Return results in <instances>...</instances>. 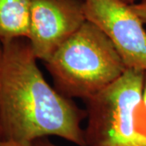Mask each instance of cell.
<instances>
[{"instance_id": "obj_3", "label": "cell", "mask_w": 146, "mask_h": 146, "mask_svg": "<svg viewBox=\"0 0 146 146\" xmlns=\"http://www.w3.org/2000/svg\"><path fill=\"white\" fill-rule=\"evenodd\" d=\"M146 72L127 68L108 87L85 100L87 146H146Z\"/></svg>"}, {"instance_id": "obj_1", "label": "cell", "mask_w": 146, "mask_h": 146, "mask_svg": "<svg viewBox=\"0 0 146 146\" xmlns=\"http://www.w3.org/2000/svg\"><path fill=\"white\" fill-rule=\"evenodd\" d=\"M0 122L3 138L35 142L46 136L87 146L86 110L52 88L27 38L1 42Z\"/></svg>"}, {"instance_id": "obj_7", "label": "cell", "mask_w": 146, "mask_h": 146, "mask_svg": "<svg viewBox=\"0 0 146 146\" xmlns=\"http://www.w3.org/2000/svg\"><path fill=\"white\" fill-rule=\"evenodd\" d=\"M131 8L143 23H146V0H140L134 4H131Z\"/></svg>"}, {"instance_id": "obj_6", "label": "cell", "mask_w": 146, "mask_h": 146, "mask_svg": "<svg viewBox=\"0 0 146 146\" xmlns=\"http://www.w3.org/2000/svg\"><path fill=\"white\" fill-rule=\"evenodd\" d=\"M31 0H0V42L28 38Z\"/></svg>"}, {"instance_id": "obj_4", "label": "cell", "mask_w": 146, "mask_h": 146, "mask_svg": "<svg viewBox=\"0 0 146 146\" xmlns=\"http://www.w3.org/2000/svg\"><path fill=\"white\" fill-rule=\"evenodd\" d=\"M86 21L107 36L127 68L146 72V31L143 22L122 0H83Z\"/></svg>"}, {"instance_id": "obj_5", "label": "cell", "mask_w": 146, "mask_h": 146, "mask_svg": "<svg viewBox=\"0 0 146 146\" xmlns=\"http://www.w3.org/2000/svg\"><path fill=\"white\" fill-rule=\"evenodd\" d=\"M85 21L83 0H31L27 39L34 55L47 61Z\"/></svg>"}, {"instance_id": "obj_11", "label": "cell", "mask_w": 146, "mask_h": 146, "mask_svg": "<svg viewBox=\"0 0 146 146\" xmlns=\"http://www.w3.org/2000/svg\"><path fill=\"white\" fill-rule=\"evenodd\" d=\"M144 103L146 109V80H145V89H144Z\"/></svg>"}, {"instance_id": "obj_2", "label": "cell", "mask_w": 146, "mask_h": 146, "mask_svg": "<svg viewBox=\"0 0 146 146\" xmlns=\"http://www.w3.org/2000/svg\"><path fill=\"white\" fill-rule=\"evenodd\" d=\"M44 63L59 93L84 101L127 69L111 41L88 21Z\"/></svg>"}, {"instance_id": "obj_10", "label": "cell", "mask_w": 146, "mask_h": 146, "mask_svg": "<svg viewBox=\"0 0 146 146\" xmlns=\"http://www.w3.org/2000/svg\"><path fill=\"white\" fill-rule=\"evenodd\" d=\"M122 1L124 2L127 4H128V5H131V4H134V3H137V1H139V0H122Z\"/></svg>"}, {"instance_id": "obj_12", "label": "cell", "mask_w": 146, "mask_h": 146, "mask_svg": "<svg viewBox=\"0 0 146 146\" xmlns=\"http://www.w3.org/2000/svg\"><path fill=\"white\" fill-rule=\"evenodd\" d=\"M3 137V134H2V127H1V122H0V138Z\"/></svg>"}, {"instance_id": "obj_8", "label": "cell", "mask_w": 146, "mask_h": 146, "mask_svg": "<svg viewBox=\"0 0 146 146\" xmlns=\"http://www.w3.org/2000/svg\"><path fill=\"white\" fill-rule=\"evenodd\" d=\"M0 146H36L34 142H27L7 139V138H0Z\"/></svg>"}, {"instance_id": "obj_9", "label": "cell", "mask_w": 146, "mask_h": 146, "mask_svg": "<svg viewBox=\"0 0 146 146\" xmlns=\"http://www.w3.org/2000/svg\"><path fill=\"white\" fill-rule=\"evenodd\" d=\"M36 146H59L54 144L52 142H50L48 140H45V139H41L34 142Z\"/></svg>"}]
</instances>
